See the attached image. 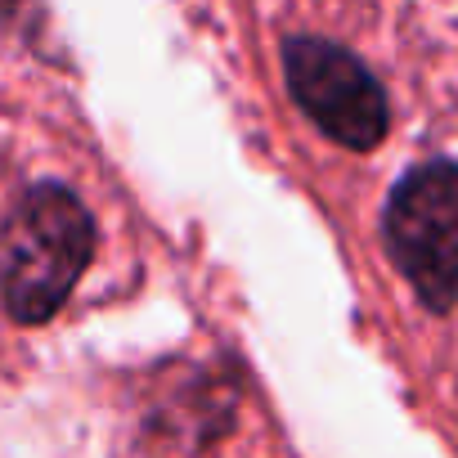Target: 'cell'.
<instances>
[{
  "label": "cell",
  "mask_w": 458,
  "mask_h": 458,
  "mask_svg": "<svg viewBox=\"0 0 458 458\" xmlns=\"http://www.w3.org/2000/svg\"><path fill=\"white\" fill-rule=\"evenodd\" d=\"M95 252V220L64 184H32L0 225V301L14 324H50Z\"/></svg>",
  "instance_id": "1"
},
{
  "label": "cell",
  "mask_w": 458,
  "mask_h": 458,
  "mask_svg": "<svg viewBox=\"0 0 458 458\" xmlns=\"http://www.w3.org/2000/svg\"><path fill=\"white\" fill-rule=\"evenodd\" d=\"M382 239L418 301L445 315L458 301V162L404 171L382 211Z\"/></svg>",
  "instance_id": "2"
},
{
  "label": "cell",
  "mask_w": 458,
  "mask_h": 458,
  "mask_svg": "<svg viewBox=\"0 0 458 458\" xmlns=\"http://www.w3.org/2000/svg\"><path fill=\"white\" fill-rule=\"evenodd\" d=\"M284 77L297 108L333 140L355 153L382 144L391 126L386 90L377 77L342 46L324 37H288L284 41Z\"/></svg>",
  "instance_id": "3"
}]
</instances>
